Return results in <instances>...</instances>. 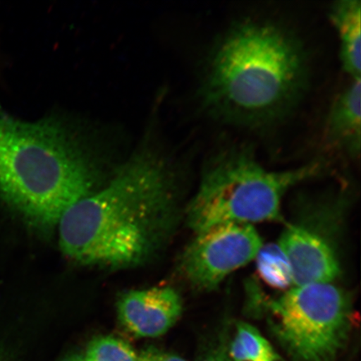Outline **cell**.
<instances>
[{
  "label": "cell",
  "mask_w": 361,
  "mask_h": 361,
  "mask_svg": "<svg viewBox=\"0 0 361 361\" xmlns=\"http://www.w3.org/2000/svg\"><path fill=\"white\" fill-rule=\"evenodd\" d=\"M176 221V180L169 162L144 147L105 187L69 207L57 225L68 258L85 265L132 267L150 259Z\"/></svg>",
  "instance_id": "6da1fadb"
},
{
  "label": "cell",
  "mask_w": 361,
  "mask_h": 361,
  "mask_svg": "<svg viewBox=\"0 0 361 361\" xmlns=\"http://www.w3.org/2000/svg\"><path fill=\"white\" fill-rule=\"evenodd\" d=\"M302 40L281 23L246 18L225 31L207 56L200 100L207 114L250 129L281 123L308 89Z\"/></svg>",
  "instance_id": "7a4b0ae2"
},
{
  "label": "cell",
  "mask_w": 361,
  "mask_h": 361,
  "mask_svg": "<svg viewBox=\"0 0 361 361\" xmlns=\"http://www.w3.org/2000/svg\"><path fill=\"white\" fill-rule=\"evenodd\" d=\"M97 173L93 152L62 121L29 123L0 109V197L35 228H57L94 191Z\"/></svg>",
  "instance_id": "3957f363"
},
{
  "label": "cell",
  "mask_w": 361,
  "mask_h": 361,
  "mask_svg": "<svg viewBox=\"0 0 361 361\" xmlns=\"http://www.w3.org/2000/svg\"><path fill=\"white\" fill-rule=\"evenodd\" d=\"M322 161L299 168H265L246 145L214 151L203 166L200 185L189 203L187 221L194 234L226 224L279 221L284 196L293 188L322 173Z\"/></svg>",
  "instance_id": "277c9868"
},
{
  "label": "cell",
  "mask_w": 361,
  "mask_h": 361,
  "mask_svg": "<svg viewBox=\"0 0 361 361\" xmlns=\"http://www.w3.org/2000/svg\"><path fill=\"white\" fill-rule=\"evenodd\" d=\"M275 338L293 361H336L348 343L353 317L351 298L335 283L293 286L265 300Z\"/></svg>",
  "instance_id": "5b68a950"
},
{
  "label": "cell",
  "mask_w": 361,
  "mask_h": 361,
  "mask_svg": "<svg viewBox=\"0 0 361 361\" xmlns=\"http://www.w3.org/2000/svg\"><path fill=\"white\" fill-rule=\"evenodd\" d=\"M347 202L342 191L300 200L278 243L290 262L293 286L335 283L340 276L338 250Z\"/></svg>",
  "instance_id": "8992f818"
},
{
  "label": "cell",
  "mask_w": 361,
  "mask_h": 361,
  "mask_svg": "<svg viewBox=\"0 0 361 361\" xmlns=\"http://www.w3.org/2000/svg\"><path fill=\"white\" fill-rule=\"evenodd\" d=\"M263 245L254 225L215 226L195 234L180 258V269L196 290H214L229 274L255 260Z\"/></svg>",
  "instance_id": "52a82bcc"
},
{
  "label": "cell",
  "mask_w": 361,
  "mask_h": 361,
  "mask_svg": "<svg viewBox=\"0 0 361 361\" xmlns=\"http://www.w3.org/2000/svg\"><path fill=\"white\" fill-rule=\"evenodd\" d=\"M182 313L179 293L168 286L130 291L117 303L121 326L135 338L164 336L178 322Z\"/></svg>",
  "instance_id": "ba28073f"
},
{
  "label": "cell",
  "mask_w": 361,
  "mask_h": 361,
  "mask_svg": "<svg viewBox=\"0 0 361 361\" xmlns=\"http://www.w3.org/2000/svg\"><path fill=\"white\" fill-rule=\"evenodd\" d=\"M361 79H350L327 113L323 141L329 150L359 159L361 147Z\"/></svg>",
  "instance_id": "9c48e42d"
},
{
  "label": "cell",
  "mask_w": 361,
  "mask_h": 361,
  "mask_svg": "<svg viewBox=\"0 0 361 361\" xmlns=\"http://www.w3.org/2000/svg\"><path fill=\"white\" fill-rule=\"evenodd\" d=\"M329 18L340 43L342 69L350 79H361V2L338 0L329 7Z\"/></svg>",
  "instance_id": "30bf717a"
},
{
  "label": "cell",
  "mask_w": 361,
  "mask_h": 361,
  "mask_svg": "<svg viewBox=\"0 0 361 361\" xmlns=\"http://www.w3.org/2000/svg\"><path fill=\"white\" fill-rule=\"evenodd\" d=\"M228 355L233 361H282L272 345L255 327L238 322L229 337Z\"/></svg>",
  "instance_id": "8fae6325"
},
{
  "label": "cell",
  "mask_w": 361,
  "mask_h": 361,
  "mask_svg": "<svg viewBox=\"0 0 361 361\" xmlns=\"http://www.w3.org/2000/svg\"><path fill=\"white\" fill-rule=\"evenodd\" d=\"M255 260L259 277L267 286L284 291L293 286L290 262L278 245H263Z\"/></svg>",
  "instance_id": "7c38bea8"
},
{
  "label": "cell",
  "mask_w": 361,
  "mask_h": 361,
  "mask_svg": "<svg viewBox=\"0 0 361 361\" xmlns=\"http://www.w3.org/2000/svg\"><path fill=\"white\" fill-rule=\"evenodd\" d=\"M87 361H137L138 355L128 343L113 336H102L90 343Z\"/></svg>",
  "instance_id": "4fadbf2b"
},
{
  "label": "cell",
  "mask_w": 361,
  "mask_h": 361,
  "mask_svg": "<svg viewBox=\"0 0 361 361\" xmlns=\"http://www.w3.org/2000/svg\"><path fill=\"white\" fill-rule=\"evenodd\" d=\"M229 333L227 329L211 338L196 361H233L228 355Z\"/></svg>",
  "instance_id": "5bb4252c"
},
{
  "label": "cell",
  "mask_w": 361,
  "mask_h": 361,
  "mask_svg": "<svg viewBox=\"0 0 361 361\" xmlns=\"http://www.w3.org/2000/svg\"><path fill=\"white\" fill-rule=\"evenodd\" d=\"M137 361H187L171 352L155 348L144 350L138 355Z\"/></svg>",
  "instance_id": "9a60e30c"
},
{
  "label": "cell",
  "mask_w": 361,
  "mask_h": 361,
  "mask_svg": "<svg viewBox=\"0 0 361 361\" xmlns=\"http://www.w3.org/2000/svg\"><path fill=\"white\" fill-rule=\"evenodd\" d=\"M65 361H87L85 360L84 355H74L71 357L68 358Z\"/></svg>",
  "instance_id": "2e32d148"
}]
</instances>
